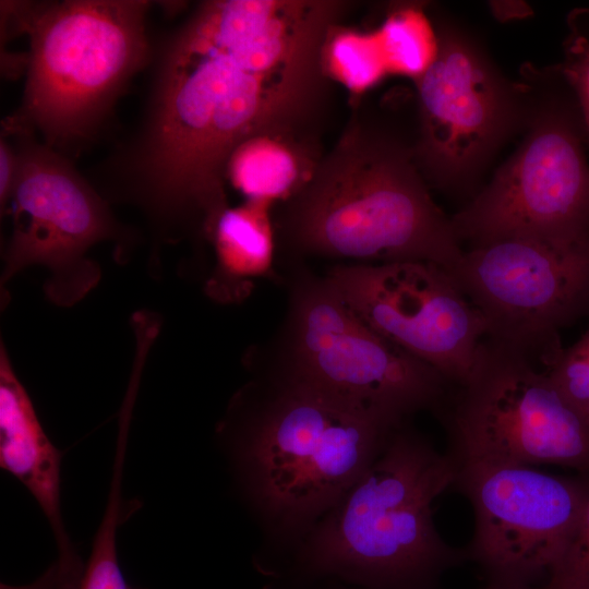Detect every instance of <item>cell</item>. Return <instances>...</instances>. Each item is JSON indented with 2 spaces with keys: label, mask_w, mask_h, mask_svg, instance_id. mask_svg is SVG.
Segmentation results:
<instances>
[{
  "label": "cell",
  "mask_w": 589,
  "mask_h": 589,
  "mask_svg": "<svg viewBox=\"0 0 589 589\" xmlns=\"http://www.w3.org/2000/svg\"><path fill=\"white\" fill-rule=\"evenodd\" d=\"M62 453L45 433L32 400L17 378L4 347L0 353V466L32 494L49 522L58 550L55 562L70 585L82 581V562L61 512Z\"/></svg>",
  "instance_id": "14"
},
{
  "label": "cell",
  "mask_w": 589,
  "mask_h": 589,
  "mask_svg": "<svg viewBox=\"0 0 589 589\" xmlns=\"http://www.w3.org/2000/svg\"><path fill=\"white\" fill-rule=\"evenodd\" d=\"M449 272L482 314L485 337L544 370L563 349L560 332L589 316V236L500 240L465 250Z\"/></svg>",
  "instance_id": "9"
},
{
  "label": "cell",
  "mask_w": 589,
  "mask_h": 589,
  "mask_svg": "<svg viewBox=\"0 0 589 589\" xmlns=\"http://www.w3.org/2000/svg\"><path fill=\"white\" fill-rule=\"evenodd\" d=\"M23 130L25 137L16 147L17 169L8 201L13 227L3 253L1 284L28 266L39 265L49 273L45 283L49 299L72 305L100 278L88 250L116 238L118 227L107 205L73 166Z\"/></svg>",
  "instance_id": "10"
},
{
  "label": "cell",
  "mask_w": 589,
  "mask_h": 589,
  "mask_svg": "<svg viewBox=\"0 0 589 589\" xmlns=\"http://www.w3.org/2000/svg\"><path fill=\"white\" fill-rule=\"evenodd\" d=\"M553 103L531 117L516 153L452 218L468 249L506 239L574 242L589 236V163L581 112ZM467 249V250H468Z\"/></svg>",
  "instance_id": "8"
},
{
  "label": "cell",
  "mask_w": 589,
  "mask_h": 589,
  "mask_svg": "<svg viewBox=\"0 0 589 589\" xmlns=\"http://www.w3.org/2000/svg\"><path fill=\"white\" fill-rule=\"evenodd\" d=\"M324 280L368 326L453 386L470 375L486 325L445 267L424 261L337 265Z\"/></svg>",
  "instance_id": "11"
},
{
  "label": "cell",
  "mask_w": 589,
  "mask_h": 589,
  "mask_svg": "<svg viewBox=\"0 0 589 589\" xmlns=\"http://www.w3.org/2000/svg\"><path fill=\"white\" fill-rule=\"evenodd\" d=\"M285 231L303 253L361 264L424 261L450 271L465 251L413 152L358 121L289 200Z\"/></svg>",
  "instance_id": "4"
},
{
  "label": "cell",
  "mask_w": 589,
  "mask_h": 589,
  "mask_svg": "<svg viewBox=\"0 0 589 589\" xmlns=\"http://www.w3.org/2000/svg\"><path fill=\"white\" fill-rule=\"evenodd\" d=\"M0 589H62V586L57 568L52 564L40 577L28 585L10 586L1 584Z\"/></svg>",
  "instance_id": "23"
},
{
  "label": "cell",
  "mask_w": 589,
  "mask_h": 589,
  "mask_svg": "<svg viewBox=\"0 0 589 589\" xmlns=\"http://www.w3.org/2000/svg\"><path fill=\"white\" fill-rule=\"evenodd\" d=\"M317 163L298 132H266L235 149L228 160L227 179L245 201L271 206L298 194Z\"/></svg>",
  "instance_id": "15"
},
{
  "label": "cell",
  "mask_w": 589,
  "mask_h": 589,
  "mask_svg": "<svg viewBox=\"0 0 589 589\" xmlns=\"http://www.w3.org/2000/svg\"><path fill=\"white\" fill-rule=\"evenodd\" d=\"M485 589H534L532 586L519 582L491 580Z\"/></svg>",
  "instance_id": "24"
},
{
  "label": "cell",
  "mask_w": 589,
  "mask_h": 589,
  "mask_svg": "<svg viewBox=\"0 0 589 589\" xmlns=\"http://www.w3.org/2000/svg\"><path fill=\"white\" fill-rule=\"evenodd\" d=\"M123 465L124 458L117 456L106 508L93 540L80 589H139L128 585L118 561V528L141 506L136 500L127 501L122 496Z\"/></svg>",
  "instance_id": "17"
},
{
  "label": "cell",
  "mask_w": 589,
  "mask_h": 589,
  "mask_svg": "<svg viewBox=\"0 0 589 589\" xmlns=\"http://www.w3.org/2000/svg\"><path fill=\"white\" fill-rule=\"evenodd\" d=\"M436 58L416 80L417 165L440 188L466 192L524 115L514 86L456 31H441Z\"/></svg>",
  "instance_id": "13"
},
{
  "label": "cell",
  "mask_w": 589,
  "mask_h": 589,
  "mask_svg": "<svg viewBox=\"0 0 589 589\" xmlns=\"http://www.w3.org/2000/svg\"><path fill=\"white\" fill-rule=\"evenodd\" d=\"M458 465L554 464L589 471V423L544 371L488 337L438 410Z\"/></svg>",
  "instance_id": "6"
},
{
  "label": "cell",
  "mask_w": 589,
  "mask_h": 589,
  "mask_svg": "<svg viewBox=\"0 0 589 589\" xmlns=\"http://www.w3.org/2000/svg\"><path fill=\"white\" fill-rule=\"evenodd\" d=\"M148 8L142 0L23 4L31 50L13 122L37 128L51 144L88 132L147 57Z\"/></svg>",
  "instance_id": "5"
},
{
  "label": "cell",
  "mask_w": 589,
  "mask_h": 589,
  "mask_svg": "<svg viewBox=\"0 0 589 589\" xmlns=\"http://www.w3.org/2000/svg\"><path fill=\"white\" fill-rule=\"evenodd\" d=\"M542 589H589V496L563 560Z\"/></svg>",
  "instance_id": "20"
},
{
  "label": "cell",
  "mask_w": 589,
  "mask_h": 589,
  "mask_svg": "<svg viewBox=\"0 0 589 589\" xmlns=\"http://www.w3.org/2000/svg\"><path fill=\"white\" fill-rule=\"evenodd\" d=\"M458 464L404 423L346 493L292 544L266 589L315 584L431 589L460 558L440 537L432 504L456 483Z\"/></svg>",
  "instance_id": "3"
},
{
  "label": "cell",
  "mask_w": 589,
  "mask_h": 589,
  "mask_svg": "<svg viewBox=\"0 0 589 589\" xmlns=\"http://www.w3.org/2000/svg\"><path fill=\"white\" fill-rule=\"evenodd\" d=\"M324 589H362V588H356V587H348V586H332Z\"/></svg>",
  "instance_id": "25"
},
{
  "label": "cell",
  "mask_w": 589,
  "mask_h": 589,
  "mask_svg": "<svg viewBox=\"0 0 589 589\" xmlns=\"http://www.w3.org/2000/svg\"><path fill=\"white\" fill-rule=\"evenodd\" d=\"M382 44L392 68L417 80L436 58L440 38L422 13L406 9L388 19Z\"/></svg>",
  "instance_id": "18"
},
{
  "label": "cell",
  "mask_w": 589,
  "mask_h": 589,
  "mask_svg": "<svg viewBox=\"0 0 589 589\" xmlns=\"http://www.w3.org/2000/svg\"><path fill=\"white\" fill-rule=\"evenodd\" d=\"M404 423L278 373L237 392L216 437L241 500L268 534L292 544Z\"/></svg>",
  "instance_id": "2"
},
{
  "label": "cell",
  "mask_w": 589,
  "mask_h": 589,
  "mask_svg": "<svg viewBox=\"0 0 589 589\" xmlns=\"http://www.w3.org/2000/svg\"><path fill=\"white\" fill-rule=\"evenodd\" d=\"M17 169L16 148L2 135L0 141V205L1 213L10 199Z\"/></svg>",
  "instance_id": "22"
},
{
  "label": "cell",
  "mask_w": 589,
  "mask_h": 589,
  "mask_svg": "<svg viewBox=\"0 0 589 589\" xmlns=\"http://www.w3.org/2000/svg\"><path fill=\"white\" fill-rule=\"evenodd\" d=\"M455 484L474 510L470 556L491 580L529 586L558 566L589 496L588 482L531 466L458 465Z\"/></svg>",
  "instance_id": "12"
},
{
  "label": "cell",
  "mask_w": 589,
  "mask_h": 589,
  "mask_svg": "<svg viewBox=\"0 0 589 589\" xmlns=\"http://www.w3.org/2000/svg\"><path fill=\"white\" fill-rule=\"evenodd\" d=\"M287 346L281 374L398 422L440 410L454 387L368 326L324 279L296 286Z\"/></svg>",
  "instance_id": "7"
},
{
  "label": "cell",
  "mask_w": 589,
  "mask_h": 589,
  "mask_svg": "<svg viewBox=\"0 0 589 589\" xmlns=\"http://www.w3.org/2000/svg\"><path fill=\"white\" fill-rule=\"evenodd\" d=\"M213 241L217 265L207 285L214 298L230 299L233 289L263 276L272 265L274 235L269 205L245 201L225 208L215 221Z\"/></svg>",
  "instance_id": "16"
},
{
  "label": "cell",
  "mask_w": 589,
  "mask_h": 589,
  "mask_svg": "<svg viewBox=\"0 0 589 589\" xmlns=\"http://www.w3.org/2000/svg\"><path fill=\"white\" fill-rule=\"evenodd\" d=\"M562 72L573 87L589 137V36L574 32Z\"/></svg>",
  "instance_id": "21"
},
{
  "label": "cell",
  "mask_w": 589,
  "mask_h": 589,
  "mask_svg": "<svg viewBox=\"0 0 589 589\" xmlns=\"http://www.w3.org/2000/svg\"><path fill=\"white\" fill-rule=\"evenodd\" d=\"M336 0H212L166 41L144 131L129 164L131 194L167 227L196 223L207 239L227 165L249 139L298 132L327 86Z\"/></svg>",
  "instance_id": "1"
},
{
  "label": "cell",
  "mask_w": 589,
  "mask_h": 589,
  "mask_svg": "<svg viewBox=\"0 0 589 589\" xmlns=\"http://www.w3.org/2000/svg\"><path fill=\"white\" fill-rule=\"evenodd\" d=\"M562 396L589 423V328L543 370Z\"/></svg>",
  "instance_id": "19"
}]
</instances>
